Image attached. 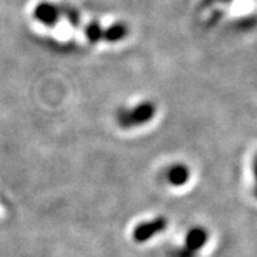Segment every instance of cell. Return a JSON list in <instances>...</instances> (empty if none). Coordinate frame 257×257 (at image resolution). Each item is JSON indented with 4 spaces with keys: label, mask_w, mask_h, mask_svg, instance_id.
Listing matches in <instances>:
<instances>
[{
    "label": "cell",
    "mask_w": 257,
    "mask_h": 257,
    "mask_svg": "<svg viewBox=\"0 0 257 257\" xmlns=\"http://www.w3.org/2000/svg\"><path fill=\"white\" fill-rule=\"evenodd\" d=\"M167 226V221L162 217L156 218L153 221L144 222L141 225L136 226L134 230V239L137 243H144V241L149 240L150 238H153L154 235L162 232Z\"/></svg>",
    "instance_id": "2"
},
{
    "label": "cell",
    "mask_w": 257,
    "mask_h": 257,
    "mask_svg": "<svg viewBox=\"0 0 257 257\" xmlns=\"http://www.w3.org/2000/svg\"><path fill=\"white\" fill-rule=\"evenodd\" d=\"M154 114H156V106L152 102H143L131 110L121 111L117 116V121L123 128L137 127L152 120Z\"/></svg>",
    "instance_id": "1"
},
{
    "label": "cell",
    "mask_w": 257,
    "mask_h": 257,
    "mask_svg": "<svg viewBox=\"0 0 257 257\" xmlns=\"http://www.w3.org/2000/svg\"><path fill=\"white\" fill-rule=\"evenodd\" d=\"M103 33L104 29H102L101 25L98 23L89 24L88 28L85 29V34H86L90 42H98L99 39L103 38Z\"/></svg>",
    "instance_id": "7"
},
{
    "label": "cell",
    "mask_w": 257,
    "mask_h": 257,
    "mask_svg": "<svg viewBox=\"0 0 257 257\" xmlns=\"http://www.w3.org/2000/svg\"><path fill=\"white\" fill-rule=\"evenodd\" d=\"M33 16L42 25L54 26L60 19V7L50 2H42L36 6Z\"/></svg>",
    "instance_id": "3"
},
{
    "label": "cell",
    "mask_w": 257,
    "mask_h": 257,
    "mask_svg": "<svg viewBox=\"0 0 257 257\" xmlns=\"http://www.w3.org/2000/svg\"><path fill=\"white\" fill-rule=\"evenodd\" d=\"M206 241H208V232H206L205 228L193 227L187 234L186 244L183 248L191 254L196 256V253L206 244Z\"/></svg>",
    "instance_id": "4"
},
{
    "label": "cell",
    "mask_w": 257,
    "mask_h": 257,
    "mask_svg": "<svg viewBox=\"0 0 257 257\" xmlns=\"http://www.w3.org/2000/svg\"><path fill=\"white\" fill-rule=\"evenodd\" d=\"M127 34V26L123 25V24H114V25H111L110 28L104 30L103 39H106L108 42H117V41L123 39Z\"/></svg>",
    "instance_id": "6"
},
{
    "label": "cell",
    "mask_w": 257,
    "mask_h": 257,
    "mask_svg": "<svg viewBox=\"0 0 257 257\" xmlns=\"http://www.w3.org/2000/svg\"><path fill=\"white\" fill-rule=\"evenodd\" d=\"M189 179V170L184 165H174L167 171V180L173 186H183Z\"/></svg>",
    "instance_id": "5"
},
{
    "label": "cell",
    "mask_w": 257,
    "mask_h": 257,
    "mask_svg": "<svg viewBox=\"0 0 257 257\" xmlns=\"http://www.w3.org/2000/svg\"><path fill=\"white\" fill-rule=\"evenodd\" d=\"M253 174H254V180H256V196H257V158L254 160V163H253Z\"/></svg>",
    "instance_id": "8"
}]
</instances>
